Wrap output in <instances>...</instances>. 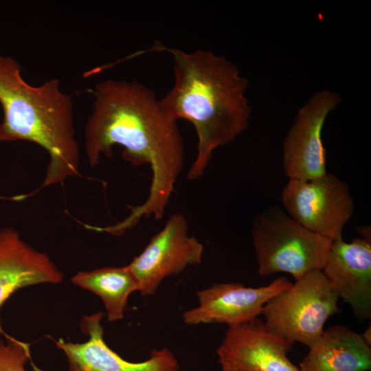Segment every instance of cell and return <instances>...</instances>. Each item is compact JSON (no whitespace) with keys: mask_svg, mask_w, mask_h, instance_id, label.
Segmentation results:
<instances>
[{"mask_svg":"<svg viewBox=\"0 0 371 371\" xmlns=\"http://www.w3.org/2000/svg\"><path fill=\"white\" fill-rule=\"evenodd\" d=\"M286 277L257 288L240 283H220L197 291L199 305L183 314L187 325L226 324L229 327L249 322L263 311L273 297L292 286Z\"/></svg>","mask_w":371,"mask_h":371,"instance_id":"cell-9","label":"cell"},{"mask_svg":"<svg viewBox=\"0 0 371 371\" xmlns=\"http://www.w3.org/2000/svg\"><path fill=\"white\" fill-rule=\"evenodd\" d=\"M0 142L27 141L47 152L49 162L40 189L78 175L80 149L71 97L58 79L38 86L22 77L19 63L0 55Z\"/></svg>","mask_w":371,"mask_h":371,"instance_id":"cell-3","label":"cell"},{"mask_svg":"<svg viewBox=\"0 0 371 371\" xmlns=\"http://www.w3.org/2000/svg\"><path fill=\"white\" fill-rule=\"evenodd\" d=\"M63 273L43 252L26 243L12 227L0 229V309L17 290L43 283H59ZM5 339L12 337L3 330Z\"/></svg>","mask_w":371,"mask_h":371,"instance_id":"cell-13","label":"cell"},{"mask_svg":"<svg viewBox=\"0 0 371 371\" xmlns=\"http://www.w3.org/2000/svg\"><path fill=\"white\" fill-rule=\"evenodd\" d=\"M282 200L289 216L331 241L342 237L354 210L347 184L330 173L311 180L289 179Z\"/></svg>","mask_w":371,"mask_h":371,"instance_id":"cell-6","label":"cell"},{"mask_svg":"<svg viewBox=\"0 0 371 371\" xmlns=\"http://www.w3.org/2000/svg\"><path fill=\"white\" fill-rule=\"evenodd\" d=\"M164 50L172 56L174 82L160 101L172 117L186 120L194 127L197 155L188 179H196L214 150L247 128L251 111L246 97L248 80L234 64L212 51Z\"/></svg>","mask_w":371,"mask_h":371,"instance_id":"cell-2","label":"cell"},{"mask_svg":"<svg viewBox=\"0 0 371 371\" xmlns=\"http://www.w3.org/2000/svg\"><path fill=\"white\" fill-rule=\"evenodd\" d=\"M203 253L202 243L188 235L186 218L177 213L128 267L137 280L139 293L148 296L156 293L166 278L201 263Z\"/></svg>","mask_w":371,"mask_h":371,"instance_id":"cell-7","label":"cell"},{"mask_svg":"<svg viewBox=\"0 0 371 371\" xmlns=\"http://www.w3.org/2000/svg\"><path fill=\"white\" fill-rule=\"evenodd\" d=\"M322 271L359 319L371 318L370 239L334 240Z\"/></svg>","mask_w":371,"mask_h":371,"instance_id":"cell-12","label":"cell"},{"mask_svg":"<svg viewBox=\"0 0 371 371\" xmlns=\"http://www.w3.org/2000/svg\"><path fill=\"white\" fill-rule=\"evenodd\" d=\"M361 336L363 341L370 346H371V325L369 324V326L366 330L361 334Z\"/></svg>","mask_w":371,"mask_h":371,"instance_id":"cell-17","label":"cell"},{"mask_svg":"<svg viewBox=\"0 0 371 371\" xmlns=\"http://www.w3.org/2000/svg\"><path fill=\"white\" fill-rule=\"evenodd\" d=\"M30 359L29 344L0 338V371H27L25 366Z\"/></svg>","mask_w":371,"mask_h":371,"instance_id":"cell-16","label":"cell"},{"mask_svg":"<svg viewBox=\"0 0 371 371\" xmlns=\"http://www.w3.org/2000/svg\"><path fill=\"white\" fill-rule=\"evenodd\" d=\"M102 316L98 312L82 317L80 327L88 336L87 341H56L66 356L69 371H179L177 359L166 348L151 351L150 357L142 362L124 359L104 341Z\"/></svg>","mask_w":371,"mask_h":371,"instance_id":"cell-11","label":"cell"},{"mask_svg":"<svg viewBox=\"0 0 371 371\" xmlns=\"http://www.w3.org/2000/svg\"><path fill=\"white\" fill-rule=\"evenodd\" d=\"M339 297L322 270L307 273L264 306L265 326L276 335L310 347L326 320L337 313Z\"/></svg>","mask_w":371,"mask_h":371,"instance_id":"cell-5","label":"cell"},{"mask_svg":"<svg viewBox=\"0 0 371 371\" xmlns=\"http://www.w3.org/2000/svg\"><path fill=\"white\" fill-rule=\"evenodd\" d=\"M293 343L258 317L229 327L217 350L222 371H300L288 359Z\"/></svg>","mask_w":371,"mask_h":371,"instance_id":"cell-10","label":"cell"},{"mask_svg":"<svg viewBox=\"0 0 371 371\" xmlns=\"http://www.w3.org/2000/svg\"><path fill=\"white\" fill-rule=\"evenodd\" d=\"M93 102L84 129L85 150L91 167L113 147L123 148V158L133 165L148 163L153 177L147 199L131 207L117 223L124 232L142 217L161 219L182 170L184 149L177 120L163 107L154 91L136 81L107 79L92 90Z\"/></svg>","mask_w":371,"mask_h":371,"instance_id":"cell-1","label":"cell"},{"mask_svg":"<svg viewBox=\"0 0 371 371\" xmlns=\"http://www.w3.org/2000/svg\"><path fill=\"white\" fill-rule=\"evenodd\" d=\"M71 281L101 298L110 322L124 317L129 295L138 291L137 280L128 265L81 271L76 274Z\"/></svg>","mask_w":371,"mask_h":371,"instance_id":"cell-15","label":"cell"},{"mask_svg":"<svg viewBox=\"0 0 371 371\" xmlns=\"http://www.w3.org/2000/svg\"><path fill=\"white\" fill-rule=\"evenodd\" d=\"M340 101L337 93L322 90L299 110L283 144V167L289 179L311 180L327 173L322 131L328 115Z\"/></svg>","mask_w":371,"mask_h":371,"instance_id":"cell-8","label":"cell"},{"mask_svg":"<svg viewBox=\"0 0 371 371\" xmlns=\"http://www.w3.org/2000/svg\"><path fill=\"white\" fill-rule=\"evenodd\" d=\"M300 363V371H370L371 346L340 325L324 330Z\"/></svg>","mask_w":371,"mask_h":371,"instance_id":"cell-14","label":"cell"},{"mask_svg":"<svg viewBox=\"0 0 371 371\" xmlns=\"http://www.w3.org/2000/svg\"><path fill=\"white\" fill-rule=\"evenodd\" d=\"M251 236L259 275L285 272L295 280L311 271L322 270L332 243L277 207L255 218Z\"/></svg>","mask_w":371,"mask_h":371,"instance_id":"cell-4","label":"cell"}]
</instances>
